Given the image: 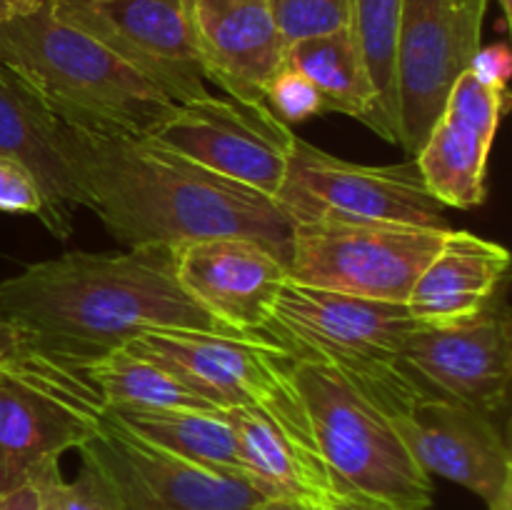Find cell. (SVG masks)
<instances>
[{
    "label": "cell",
    "mask_w": 512,
    "mask_h": 510,
    "mask_svg": "<svg viewBox=\"0 0 512 510\" xmlns=\"http://www.w3.org/2000/svg\"><path fill=\"white\" fill-rule=\"evenodd\" d=\"M448 230L355 220L295 223L288 278L310 288L405 303Z\"/></svg>",
    "instance_id": "obj_7"
},
{
    "label": "cell",
    "mask_w": 512,
    "mask_h": 510,
    "mask_svg": "<svg viewBox=\"0 0 512 510\" xmlns=\"http://www.w3.org/2000/svg\"><path fill=\"white\" fill-rule=\"evenodd\" d=\"M468 70L480 83L490 85V88H508L512 75V55L508 43H493L485 45V48L480 45Z\"/></svg>",
    "instance_id": "obj_30"
},
{
    "label": "cell",
    "mask_w": 512,
    "mask_h": 510,
    "mask_svg": "<svg viewBox=\"0 0 512 510\" xmlns=\"http://www.w3.org/2000/svg\"><path fill=\"white\" fill-rule=\"evenodd\" d=\"M23 350H28L23 335H20L15 328H10V325L0 323V365L8 363L10 358L20 355Z\"/></svg>",
    "instance_id": "obj_33"
},
{
    "label": "cell",
    "mask_w": 512,
    "mask_h": 510,
    "mask_svg": "<svg viewBox=\"0 0 512 510\" xmlns=\"http://www.w3.org/2000/svg\"><path fill=\"white\" fill-rule=\"evenodd\" d=\"M285 48L315 35L353 28V0H270Z\"/></svg>",
    "instance_id": "obj_27"
},
{
    "label": "cell",
    "mask_w": 512,
    "mask_h": 510,
    "mask_svg": "<svg viewBox=\"0 0 512 510\" xmlns=\"http://www.w3.org/2000/svg\"><path fill=\"white\" fill-rule=\"evenodd\" d=\"M263 103L288 128L323 113V100H320L318 90L290 63L280 65L273 73V78L268 80Z\"/></svg>",
    "instance_id": "obj_28"
},
{
    "label": "cell",
    "mask_w": 512,
    "mask_h": 510,
    "mask_svg": "<svg viewBox=\"0 0 512 510\" xmlns=\"http://www.w3.org/2000/svg\"><path fill=\"white\" fill-rule=\"evenodd\" d=\"M108 410H220L170 370L128 348L78 368Z\"/></svg>",
    "instance_id": "obj_24"
},
{
    "label": "cell",
    "mask_w": 512,
    "mask_h": 510,
    "mask_svg": "<svg viewBox=\"0 0 512 510\" xmlns=\"http://www.w3.org/2000/svg\"><path fill=\"white\" fill-rule=\"evenodd\" d=\"M328 510H433V505H425V508H395V505L378 503V500L368 498H355V495H335L330 500Z\"/></svg>",
    "instance_id": "obj_32"
},
{
    "label": "cell",
    "mask_w": 512,
    "mask_h": 510,
    "mask_svg": "<svg viewBox=\"0 0 512 510\" xmlns=\"http://www.w3.org/2000/svg\"><path fill=\"white\" fill-rule=\"evenodd\" d=\"M393 425L428 475L453 480L488 505L512 488L510 445L493 413L425 395Z\"/></svg>",
    "instance_id": "obj_15"
},
{
    "label": "cell",
    "mask_w": 512,
    "mask_h": 510,
    "mask_svg": "<svg viewBox=\"0 0 512 510\" xmlns=\"http://www.w3.org/2000/svg\"><path fill=\"white\" fill-rule=\"evenodd\" d=\"M253 510H315L310 508L308 503H300L295 498H280V495H270V498H263Z\"/></svg>",
    "instance_id": "obj_34"
},
{
    "label": "cell",
    "mask_w": 512,
    "mask_h": 510,
    "mask_svg": "<svg viewBox=\"0 0 512 510\" xmlns=\"http://www.w3.org/2000/svg\"><path fill=\"white\" fill-rule=\"evenodd\" d=\"M110 413L125 428L158 445L165 453L255 485L225 410H110Z\"/></svg>",
    "instance_id": "obj_23"
},
{
    "label": "cell",
    "mask_w": 512,
    "mask_h": 510,
    "mask_svg": "<svg viewBox=\"0 0 512 510\" xmlns=\"http://www.w3.org/2000/svg\"><path fill=\"white\" fill-rule=\"evenodd\" d=\"M405 303H385L285 280L260 330L290 355L328 365L390 420L433 395L410 375L400 353L418 328Z\"/></svg>",
    "instance_id": "obj_4"
},
{
    "label": "cell",
    "mask_w": 512,
    "mask_h": 510,
    "mask_svg": "<svg viewBox=\"0 0 512 510\" xmlns=\"http://www.w3.org/2000/svg\"><path fill=\"white\" fill-rule=\"evenodd\" d=\"M0 323L33 353L83 368L153 328L235 335L175 278L173 248L65 253L0 283Z\"/></svg>",
    "instance_id": "obj_2"
},
{
    "label": "cell",
    "mask_w": 512,
    "mask_h": 510,
    "mask_svg": "<svg viewBox=\"0 0 512 510\" xmlns=\"http://www.w3.org/2000/svg\"><path fill=\"white\" fill-rule=\"evenodd\" d=\"M163 365L220 410L258 405L293 388V360L260 335L153 328L125 345Z\"/></svg>",
    "instance_id": "obj_13"
},
{
    "label": "cell",
    "mask_w": 512,
    "mask_h": 510,
    "mask_svg": "<svg viewBox=\"0 0 512 510\" xmlns=\"http://www.w3.org/2000/svg\"><path fill=\"white\" fill-rule=\"evenodd\" d=\"M490 0H403L398 30L400 148L415 158L455 80L483 45Z\"/></svg>",
    "instance_id": "obj_10"
},
{
    "label": "cell",
    "mask_w": 512,
    "mask_h": 510,
    "mask_svg": "<svg viewBox=\"0 0 512 510\" xmlns=\"http://www.w3.org/2000/svg\"><path fill=\"white\" fill-rule=\"evenodd\" d=\"M508 88H490L465 70L445 98L443 113L415 153L425 188L445 208L470 210L485 203V175Z\"/></svg>",
    "instance_id": "obj_16"
},
{
    "label": "cell",
    "mask_w": 512,
    "mask_h": 510,
    "mask_svg": "<svg viewBox=\"0 0 512 510\" xmlns=\"http://www.w3.org/2000/svg\"><path fill=\"white\" fill-rule=\"evenodd\" d=\"M0 213L38 215L43 213V193L33 173L20 160L0 155Z\"/></svg>",
    "instance_id": "obj_29"
},
{
    "label": "cell",
    "mask_w": 512,
    "mask_h": 510,
    "mask_svg": "<svg viewBox=\"0 0 512 510\" xmlns=\"http://www.w3.org/2000/svg\"><path fill=\"white\" fill-rule=\"evenodd\" d=\"M403 0H353V33L378 95L385 143H400L398 30Z\"/></svg>",
    "instance_id": "obj_25"
},
{
    "label": "cell",
    "mask_w": 512,
    "mask_h": 510,
    "mask_svg": "<svg viewBox=\"0 0 512 510\" xmlns=\"http://www.w3.org/2000/svg\"><path fill=\"white\" fill-rule=\"evenodd\" d=\"M508 270V248L470 230L450 228L415 280L405 308L420 325H453L475 318L498 300Z\"/></svg>",
    "instance_id": "obj_21"
},
{
    "label": "cell",
    "mask_w": 512,
    "mask_h": 510,
    "mask_svg": "<svg viewBox=\"0 0 512 510\" xmlns=\"http://www.w3.org/2000/svg\"><path fill=\"white\" fill-rule=\"evenodd\" d=\"M40 490L35 483L23 485L18 490L0 495V510H40Z\"/></svg>",
    "instance_id": "obj_31"
},
{
    "label": "cell",
    "mask_w": 512,
    "mask_h": 510,
    "mask_svg": "<svg viewBox=\"0 0 512 510\" xmlns=\"http://www.w3.org/2000/svg\"><path fill=\"white\" fill-rule=\"evenodd\" d=\"M0 60L23 75L68 128L108 140H145L173 115L138 70L50 13L48 0L0 20Z\"/></svg>",
    "instance_id": "obj_3"
},
{
    "label": "cell",
    "mask_w": 512,
    "mask_h": 510,
    "mask_svg": "<svg viewBox=\"0 0 512 510\" xmlns=\"http://www.w3.org/2000/svg\"><path fill=\"white\" fill-rule=\"evenodd\" d=\"M495 3H498L500 10H503L505 23H510V18H512V0H495Z\"/></svg>",
    "instance_id": "obj_36"
},
{
    "label": "cell",
    "mask_w": 512,
    "mask_h": 510,
    "mask_svg": "<svg viewBox=\"0 0 512 510\" xmlns=\"http://www.w3.org/2000/svg\"><path fill=\"white\" fill-rule=\"evenodd\" d=\"M295 220H355L448 230L445 205L433 198L418 165H360L295 140L283 188L275 195Z\"/></svg>",
    "instance_id": "obj_8"
},
{
    "label": "cell",
    "mask_w": 512,
    "mask_h": 510,
    "mask_svg": "<svg viewBox=\"0 0 512 510\" xmlns=\"http://www.w3.org/2000/svg\"><path fill=\"white\" fill-rule=\"evenodd\" d=\"M85 208L125 248H175L190 240L245 238L290 263L295 220L275 198L233 183L153 140H108L58 123Z\"/></svg>",
    "instance_id": "obj_1"
},
{
    "label": "cell",
    "mask_w": 512,
    "mask_h": 510,
    "mask_svg": "<svg viewBox=\"0 0 512 510\" xmlns=\"http://www.w3.org/2000/svg\"><path fill=\"white\" fill-rule=\"evenodd\" d=\"M285 63L313 83L323 100V113H340L360 120L385 140L378 95L353 28L298 40L285 50Z\"/></svg>",
    "instance_id": "obj_22"
},
{
    "label": "cell",
    "mask_w": 512,
    "mask_h": 510,
    "mask_svg": "<svg viewBox=\"0 0 512 510\" xmlns=\"http://www.w3.org/2000/svg\"><path fill=\"white\" fill-rule=\"evenodd\" d=\"M205 80L230 98L263 103L265 85L285 63L270 0H183Z\"/></svg>",
    "instance_id": "obj_19"
},
{
    "label": "cell",
    "mask_w": 512,
    "mask_h": 510,
    "mask_svg": "<svg viewBox=\"0 0 512 510\" xmlns=\"http://www.w3.org/2000/svg\"><path fill=\"white\" fill-rule=\"evenodd\" d=\"M400 360L428 393L495 415L508 403L512 380L508 305L495 300L460 323L418 325Z\"/></svg>",
    "instance_id": "obj_14"
},
{
    "label": "cell",
    "mask_w": 512,
    "mask_h": 510,
    "mask_svg": "<svg viewBox=\"0 0 512 510\" xmlns=\"http://www.w3.org/2000/svg\"><path fill=\"white\" fill-rule=\"evenodd\" d=\"M58 123L23 75L0 60V155L20 160L43 193L40 223L58 240L73 235V210L85 195L58 148Z\"/></svg>",
    "instance_id": "obj_20"
},
{
    "label": "cell",
    "mask_w": 512,
    "mask_h": 510,
    "mask_svg": "<svg viewBox=\"0 0 512 510\" xmlns=\"http://www.w3.org/2000/svg\"><path fill=\"white\" fill-rule=\"evenodd\" d=\"M240 453L265 495L295 498L315 510H328L335 485L315 443L298 390L258 405L225 410Z\"/></svg>",
    "instance_id": "obj_18"
},
{
    "label": "cell",
    "mask_w": 512,
    "mask_h": 510,
    "mask_svg": "<svg viewBox=\"0 0 512 510\" xmlns=\"http://www.w3.org/2000/svg\"><path fill=\"white\" fill-rule=\"evenodd\" d=\"M180 288L235 335H258L288 280V265L245 238H205L175 245Z\"/></svg>",
    "instance_id": "obj_17"
},
{
    "label": "cell",
    "mask_w": 512,
    "mask_h": 510,
    "mask_svg": "<svg viewBox=\"0 0 512 510\" xmlns=\"http://www.w3.org/2000/svg\"><path fill=\"white\" fill-rule=\"evenodd\" d=\"M290 375L335 495H355L395 508L433 505V480L378 405L328 365L293 360Z\"/></svg>",
    "instance_id": "obj_5"
},
{
    "label": "cell",
    "mask_w": 512,
    "mask_h": 510,
    "mask_svg": "<svg viewBox=\"0 0 512 510\" xmlns=\"http://www.w3.org/2000/svg\"><path fill=\"white\" fill-rule=\"evenodd\" d=\"M190 163L275 198L283 188L298 135L265 103L205 95L175 105L150 138Z\"/></svg>",
    "instance_id": "obj_9"
},
{
    "label": "cell",
    "mask_w": 512,
    "mask_h": 510,
    "mask_svg": "<svg viewBox=\"0 0 512 510\" xmlns=\"http://www.w3.org/2000/svg\"><path fill=\"white\" fill-rule=\"evenodd\" d=\"M40 490V510H120L108 480L95 465L83 460L78 478H60L58 460L48 463L33 480Z\"/></svg>",
    "instance_id": "obj_26"
},
{
    "label": "cell",
    "mask_w": 512,
    "mask_h": 510,
    "mask_svg": "<svg viewBox=\"0 0 512 510\" xmlns=\"http://www.w3.org/2000/svg\"><path fill=\"white\" fill-rule=\"evenodd\" d=\"M38 3L40 0H0V20L30 13V10L38 8Z\"/></svg>",
    "instance_id": "obj_35"
},
{
    "label": "cell",
    "mask_w": 512,
    "mask_h": 510,
    "mask_svg": "<svg viewBox=\"0 0 512 510\" xmlns=\"http://www.w3.org/2000/svg\"><path fill=\"white\" fill-rule=\"evenodd\" d=\"M78 453L103 473L120 510H253L268 498L248 480L165 453L125 428L108 408Z\"/></svg>",
    "instance_id": "obj_12"
},
{
    "label": "cell",
    "mask_w": 512,
    "mask_h": 510,
    "mask_svg": "<svg viewBox=\"0 0 512 510\" xmlns=\"http://www.w3.org/2000/svg\"><path fill=\"white\" fill-rule=\"evenodd\" d=\"M103 413V398L78 368L33 350L0 365V495L78 450Z\"/></svg>",
    "instance_id": "obj_6"
},
{
    "label": "cell",
    "mask_w": 512,
    "mask_h": 510,
    "mask_svg": "<svg viewBox=\"0 0 512 510\" xmlns=\"http://www.w3.org/2000/svg\"><path fill=\"white\" fill-rule=\"evenodd\" d=\"M50 13L138 70L175 105L210 95L183 0H48Z\"/></svg>",
    "instance_id": "obj_11"
}]
</instances>
